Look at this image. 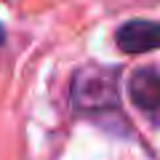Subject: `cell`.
Segmentation results:
<instances>
[{"mask_svg":"<svg viewBox=\"0 0 160 160\" xmlns=\"http://www.w3.org/2000/svg\"><path fill=\"white\" fill-rule=\"evenodd\" d=\"M118 69L115 67H80L72 78V107L83 118L104 120L120 115V91H118Z\"/></svg>","mask_w":160,"mask_h":160,"instance_id":"obj_1","label":"cell"},{"mask_svg":"<svg viewBox=\"0 0 160 160\" xmlns=\"http://www.w3.org/2000/svg\"><path fill=\"white\" fill-rule=\"evenodd\" d=\"M128 96H131V104L152 126H160V69L158 67H139L128 78Z\"/></svg>","mask_w":160,"mask_h":160,"instance_id":"obj_2","label":"cell"},{"mask_svg":"<svg viewBox=\"0 0 160 160\" xmlns=\"http://www.w3.org/2000/svg\"><path fill=\"white\" fill-rule=\"evenodd\" d=\"M115 43L126 53H144L160 48V22H144V19H131L120 24L115 32Z\"/></svg>","mask_w":160,"mask_h":160,"instance_id":"obj_3","label":"cell"},{"mask_svg":"<svg viewBox=\"0 0 160 160\" xmlns=\"http://www.w3.org/2000/svg\"><path fill=\"white\" fill-rule=\"evenodd\" d=\"M3 40H6V32H3V27H0V46H3Z\"/></svg>","mask_w":160,"mask_h":160,"instance_id":"obj_4","label":"cell"}]
</instances>
